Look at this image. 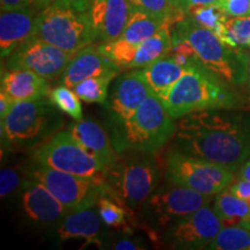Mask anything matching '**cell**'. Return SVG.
Wrapping results in <instances>:
<instances>
[{
	"label": "cell",
	"mask_w": 250,
	"mask_h": 250,
	"mask_svg": "<svg viewBox=\"0 0 250 250\" xmlns=\"http://www.w3.org/2000/svg\"><path fill=\"white\" fill-rule=\"evenodd\" d=\"M229 18L250 17V0H219Z\"/></svg>",
	"instance_id": "35"
},
{
	"label": "cell",
	"mask_w": 250,
	"mask_h": 250,
	"mask_svg": "<svg viewBox=\"0 0 250 250\" xmlns=\"http://www.w3.org/2000/svg\"><path fill=\"white\" fill-rule=\"evenodd\" d=\"M50 81L29 70H6L1 76V92L14 101L49 99Z\"/></svg>",
	"instance_id": "20"
},
{
	"label": "cell",
	"mask_w": 250,
	"mask_h": 250,
	"mask_svg": "<svg viewBox=\"0 0 250 250\" xmlns=\"http://www.w3.org/2000/svg\"><path fill=\"white\" fill-rule=\"evenodd\" d=\"M49 100L58 110L71 116L73 120H83V107L80 98L70 87L61 85L51 89Z\"/></svg>",
	"instance_id": "32"
},
{
	"label": "cell",
	"mask_w": 250,
	"mask_h": 250,
	"mask_svg": "<svg viewBox=\"0 0 250 250\" xmlns=\"http://www.w3.org/2000/svg\"><path fill=\"white\" fill-rule=\"evenodd\" d=\"M49 99L18 101L1 120V137L12 145H34L61 126L62 118Z\"/></svg>",
	"instance_id": "8"
},
{
	"label": "cell",
	"mask_w": 250,
	"mask_h": 250,
	"mask_svg": "<svg viewBox=\"0 0 250 250\" xmlns=\"http://www.w3.org/2000/svg\"><path fill=\"white\" fill-rule=\"evenodd\" d=\"M34 36L70 52L80 51L96 41L89 12L57 2L39 12Z\"/></svg>",
	"instance_id": "6"
},
{
	"label": "cell",
	"mask_w": 250,
	"mask_h": 250,
	"mask_svg": "<svg viewBox=\"0 0 250 250\" xmlns=\"http://www.w3.org/2000/svg\"><path fill=\"white\" fill-rule=\"evenodd\" d=\"M99 48L121 70H131L138 45L132 44L120 37V39L110 41V42L101 43L99 44Z\"/></svg>",
	"instance_id": "31"
},
{
	"label": "cell",
	"mask_w": 250,
	"mask_h": 250,
	"mask_svg": "<svg viewBox=\"0 0 250 250\" xmlns=\"http://www.w3.org/2000/svg\"><path fill=\"white\" fill-rule=\"evenodd\" d=\"M249 68H250V61H249Z\"/></svg>",
	"instance_id": "45"
},
{
	"label": "cell",
	"mask_w": 250,
	"mask_h": 250,
	"mask_svg": "<svg viewBox=\"0 0 250 250\" xmlns=\"http://www.w3.org/2000/svg\"><path fill=\"white\" fill-rule=\"evenodd\" d=\"M213 197L171 183L170 187L155 190L144 202L143 210L146 217L159 226H171L198 208L210 204Z\"/></svg>",
	"instance_id": "11"
},
{
	"label": "cell",
	"mask_w": 250,
	"mask_h": 250,
	"mask_svg": "<svg viewBox=\"0 0 250 250\" xmlns=\"http://www.w3.org/2000/svg\"><path fill=\"white\" fill-rule=\"evenodd\" d=\"M68 131L87 152L104 166L105 170L117 161L120 154L112 145L107 131L99 123L89 120L76 121L70 124Z\"/></svg>",
	"instance_id": "18"
},
{
	"label": "cell",
	"mask_w": 250,
	"mask_h": 250,
	"mask_svg": "<svg viewBox=\"0 0 250 250\" xmlns=\"http://www.w3.org/2000/svg\"><path fill=\"white\" fill-rule=\"evenodd\" d=\"M31 6L37 11L41 12L46 7H49L50 5H52L55 2V0H30Z\"/></svg>",
	"instance_id": "42"
},
{
	"label": "cell",
	"mask_w": 250,
	"mask_h": 250,
	"mask_svg": "<svg viewBox=\"0 0 250 250\" xmlns=\"http://www.w3.org/2000/svg\"><path fill=\"white\" fill-rule=\"evenodd\" d=\"M20 175L13 168H2L0 171V197L5 198L20 186Z\"/></svg>",
	"instance_id": "34"
},
{
	"label": "cell",
	"mask_w": 250,
	"mask_h": 250,
	"mask_svg": "<svg viewBox=\"0 0 250 250\" xmlns=\"http://www.w3.org/2000/svg\"><path fill=\"white\" fill-rule=\"evenodd\" d=\"M76 54L34 36L7 57L6 70H29L48 81H55L64 74Z\"/></svg>",
	"instance_id": "12"
},
{
	"label": "cell",
	"mask_w": 250,
	"mask_h": 250,
	"mask_svg": "<svg viewBox=\"0 0 250 250\" xmlns=\"http://www.w3.org/2000/svg\"><path fill=\"white\" fill-rule=\"evenodd\" d=\"M55 2L77 9L79 12H89L93 0H55Z\"/></svg>",
	"instance_id": "37"
},
{
	"label": "cell",
	"mask_w": 250,
	"mask_h": 250,
	"mask_svg": "<svg viewBox=\"0 0 250 250\" xmlns=\"http://www.w3.org/2000/svg\"><path fill=\"white\" fill-rule=\"evenodd\" d=\"M171 44H173L171 28L165 24L158 33L138 44L131 68L144 67L153 62L167 57L171 49Z\"/></svg>",
	"instance_id": "24"
},
{
	"label": "cell",
	"mask_w": 250,
	"mask_h": 250,
	"mask_svg": "<svg viewBox=\"0 0 250 250\" xmlns=\"http://www.w3.org/2000/svg\"><path fill=\"white\" fill-rule=\"evenodd\" d=\"M121 71H112L102 76L92 77L83 80L74 87L73 90L81 101L87 103H104L108 99L109 86L116 79Z\"/></svg>",
	"instance_id": "28"
},
{
	"label": "cell",
	"mask_w": 250,
	"mask_h": 250,
	"mask_svg": "<svg viewBox=\"0 0 250 250\" xmlns=\"http://www.w3.org/2000/svg\"><path fill=\"white\" fill-rule=\"evenodd\" d=\"M104 171V197L117 202L132 212L156 190L160 182V169L153 153L124 151Z\"/></svg>",
	"instance_id": "3"
},
{
	"label": "cell",
	"mask_w": 250,
	"mask_h": 250,
	"mask_svg": "<svg viewBox=\"0 0 250 250\" xmlns=\"http://www.w3.org/2000/svg\"><path fill=\"white\" fill-rule=\"evenodd\" d=\"M227 85L204 65L199 64L189 68L159 99L168 114L177 121L196 111L235 108L239 104V98Z\"/></svg>",
	"instance_id": "2"
},
{
	"label": "cell",
	"mask_w": 250,
	"mask_h": 250,
	"mask_svg": "<svg viewBox=\"0 0 250 250\" xmlns=\"http://www.w3.org/2000/svg\"><path fill=\"white\" fill-rule=\"evenodd\" d=\"M164 26L165 23L156 20L152 15L139 9H132L121 39L138 45L158 33Z\"/></svg>",
	"instance_id": "25"
},
{
	"label": "cell",
	"mask_w": 250,
	"mask_h": 250,
	"mask_svg": "<svg viewBox=\"0 0 250 250\" xmlns=\"http://www.w3.org/2000/svg\"><path fill=\"white\" fill-rule=\"evenodd\" d=\"M221 228L223 224L213 208L205 205L169 226L166 240L174 248H206Z\"/></svg>",
	"instance_id": "13"
},
{
	"label": "cell",
	"mask_w": 250,
	"mask_h": 250,
	"mask_svg": "<svg viewBox=\"0 0 250 250\" xmlns=\"http://www.w3.org/2000/svg\"><path fill=\"white\" fill-rule=\"evenodd\" d=\"M228 189L250 205V181L239 179L230 184Z\"/></svg>",
	"instance_id": "36"
},
{
	"label": "cell",
	"mask_w": 250,
	"mask_h": 250,
	"mask_svg": "<svg viewBox=\"0 0 250 250\" xmlns=\"http://www.w3.org/2000/svg\"><path fill=\"white\" fill-rule=\"evenodd\" d=\"M219 0H186V7L187 12L188 8L192 7V6H199V5H210L213 2H217Z\"/></svg>",
	"instance_id": "43"
},
{
	"label": "cell",
	"mask_w": 250,
	"mask_h": 250,
	"mask_svg": "<svg viewBox=\"0 0 250 250\" xmlns=\"http://www.w3.org/2000/svg\"><path fill=\"white\" fill-rule=\"evenodd\" d=\"M219 40L229 48L245 51L250 49V17L230 18L219 33Z\"/></svg>",
	"instance_id": "29"
},
{
	"label": "cell",
	"mask_w": 250,
	"mask_h": 250,
	"mask_svg": "<svg viewBox=\"0 0 250 250\" xmlns=\"http://www.w3.org/2000/svg\"><path fill=\"white\" fill-rule=\"evenodd\" d=\"M1 11H13V9H21L31 7L30 0H0Z\"/></svg>",
	"instance_id": "38"
},
{
	"label": "cell",
	"mask_w": 250,
	"mask_h": 250,
	"mask_svg": "<svg viewBox=\"0 0 250 250\" xmlns=\"http://www.w3.org/2000/svg\"><path fill=\"white\" fill-rule=\"evenodd\" d=\"M171 2H173V5L179 9V11H182L184 13H187L186 0H171Z\"/></svg>",
	"instance_id": "44"
},
{
	"label": "cell",
	"mask_w": 250,
	"mask_h": 250,
	"mask_svg": "<svg viewBox=\"0 0 250 250\" xmlns=\"http://www.w3.org/2000/svg\"><path fill=\"white\" fill-rule=\"evenodd\" d=\"M99 215L107 226L112 228H124L129 229V217H132V212L127 211L124 206L118 204L108 197H101L98 203Z\"/></svg>",
	"instance_id": "33"
},
{
	"label": "cell",
	"mask_w": 250,
	"mask_h": 250,
	"mask_svg": "<svg viewBox=\"0 0 250 250\" xmlns=\"http://www.w3.org/2000/svg\"><path fill=\"white\" fill-rule=\"evenodd\" d=\"M213 211L224 226L250 224V205L230 191L224 190L215 196Z\"/></svg>",
	"instance_id": "23"
},
{
	"label": "cell",
	"mask_w": 250,
	"mask_h": 250,
	"mask_svg": "<svg viewBox=\"0 0 250 250\" xmlns=\"http://www.w3.org/2000/svg\"><path fill=\"white\" fill-rule=\"evenodd\" d=\"M237 171H239V179L250 181V158H248L243 162Z\"/></svg>",
	"instance_id": "41"
},
{
	"label": "cell",
	"mask_w": 250,
	"mask_h": 250,
	"mask_svg": "<svg viewBox=\"0 0 250 250\" xmlns=\"http://www.w3.org/2000/svg\"><path fill=\"white\" fill-rule=\"evenodd\" d=\"M205 249L250 250V224L224 226Z\"/></svg>",
	"instance_id": "26"
},
{
	"label": "cell",
	"mask_w": 250,
	"mask_h": 250,
	"mask_svg": "<svg viewBox=\"0 0 250 250\" xmlns=\"http://www.w3.org/2000/svg\"><path fill=\"white\" fill-rule=\"evenodd\" d=\"M191 68V67H190ZM189 68L180 66L171 57H165L143 67V76L158 98L175 85Z\"/></svg>",
	"instance_id": "22"
},
{
	"label": "cell",
	"mask_w": 250,
	"mask_h": 250,
	"mask_svg": "<svg viewBox=\"0 0 250 250\" xmlns=\"http://www.w3.org/2000/svg\"><path fill=\"white\" fill-rule=\"evenodd\" d=\"M121 68L100 50L99 45L90 44L78 51L62 76V85L74 88L83 80L102 76Z\"/></svg>",
	"instance_id": "17"
},
{
	"label": "cell",
	"mask_w": 250,
	"mask_h": 250,
	"mask_svg": "<svg viewBox=\"0 0 250 250\" xmlns=\"http://www.w3.org/2000/svg\"><path fill=\"white\" fill-rule=\"evenodd\" d=\"M22 205L31 220L52 223L65 217L67 208L39 181H28L23 186Z\"/></svg>",
	"instance_id": "19"
},
{
	"label": "cell",
	"mask_w": 250,
	"mask_h": 250,
	"mask_svg": "<svg viewBox=\"0 0 250 250\" xmlns=\"http://www.w3.org/2000/svg\"><path fill=\"white\" fill-rule=\"evenodd\" d=\"M171 31L187 40L202 64L228 85L245 80L247 62L243 51L224 44L213 31L198 24L189 15L175 24Z\"/></svg>",
	"instance_id": "5"
},
{
	"label": "cell",
	"mask_w": 250,
	"mask_h": 250,
	"mask_svg": "<svg viewBox=\"0 0 250 250\" xmlns=\"http://www.w3.org/2000/svg\"><path fill=\"white\" fill-rule=\"evenodd\" d=\"M154 93L144 100L134 114L112 127V145L117 153L140 151L155 153L161 149L176 131V123Z\"/></svg>",
	"instance_id": "4"
},
{
	"label": "cell",
	"mask_w": 250,
	"mask_h": 250,
	"mask_svg": "<svg viewBox=\"0 0 250 250\" xmlns=\"http://www.w3.org/2000/svg\"><path fill=\"white\" fill-rule=\"evenodd\" d=\"M129 2L132 9L152 15L171 29L187 17V13L175 7L171 0H129Z\"/></svg>",
	"instance_id": "27"
},
{
	"label": "cell",
	"mask_w": 250,
	"mask_h": 250,
	"mask_svg": "<svg viewBox=\"0 0 250 250\" xmlns=\"http://www.w3.org/2000/svg\"><path fill=\"white\" fill-rule=\"evenodd\" d=\"M154 93L143 76L142 70L129 71L117 78L108 94L107 107L112 127L130 118L149 94Z\"/></svg>",
	"instance_id": "14"
},
{
	"label": "cell",
	"mask_w": 250,
	"mask_h": 250,
	"mask_svg": "<svg viewBox=\"0 0 250 250\" xmlns=\"http://www.w3.org/2000/svg\"><path fill=\"white\" fill-rule=\"evenodd\" d=\"M225 109L188 114L176 123L175 149L240 169L250 158V122Z\"/></svg>",
	"instance_id": "1"
},
{
	"label": "cell",
	"mask_w": 250,
	"mask_h": 250,
	"mask_svg": "<svg viewBox=\"0 0 250 250\" xmlns=\"http://www.w3.org/2000/svg\"><path fill=\"white\" fill-rule=\"evenodd\" d=\"M114 249L117 250H140L144 249V247H140L138 243L130 241V240H122L114 245Z\"/></svg>",
	"instance_id": "40"
},
{
	"label": "cell",
	"mask_w": 250,
	"mask_h": 250,
	"mask_svg": "<svg viewBox=\"0 0 250 250\" xmlns=\"http://www.w3.org/2000/svg\"><path fill=\"white\" fill-rule=\"evenodd\" d=\"M187 15L193 19L198 24L213 31L215 35L223 30L225 22L229 19L219 1L210 5L192 6L188 8Z\"/></svg>",
	"instance_id": "30"
},
{
	"label": "cell",
	"mask_w": 250,
	"mask_h": 250,
	"mask_svg": "<svg viewBox=\"0 0 250 250\" xmlns=\"http://www.w3.org/2000/svg\"><path fill=\"white\" fill-rule=\"evenodd\" d=\"M101 218L93 208L70 212L65 215L58 228V237L61 240L83 239L85 245H101Z\"/></svg>",
	"instance_id": "21"
},
{
	"label": "cell",
	"mask_w": 250,
	"mask_h": 250,
	"mask_svg": "<svg viewBox=\"0 0 250 250\" xmlns=\"http://www.w3.org/2000/svg\"><path fill=\"white\" fill-rule=\"evenodd\" d=\"M15 102L13 99H11L7 94L5 93H0V120L5 118L8 115V112L11 111V109L13 108V105L15 104Z\"/></svg>",
	"instance_id": "39"
},
{
	"label": "cell",
	"mask_w": 250,
	"mask_h": 250,
	"mask_svg": "<svg viewBox=\"0 0 250 250\" xmlns=\"http://www.w3.org/2000/svg\"><path fill=\"white\" fill-rule=\"evenodd\" d=\"M129 0H93L89 15L96 33V41L110 42L120 39L129 21Z\"/></svg>",
	"instance_id": "16"
},
{
	"label": "cell",
	"mask_w": 250,
	"mask_h": 250,
	"mask_svg": "<svg viewBox=\"0 0 250 250\" xmlns=\"http://www.w3.org/2000/svg\"><path fill=\"white\" fill-rule=\"evenodd\" d=\"M166 179L175 186L215 197L235 181V171L227 166L173 149L166 159Z\"/></svg>",
	"instance_id": "7"
},
{
	"label": "cell",
	"mask_w": 250,
	"mask_h": 250,
	"mask_svg": "<svg viewBox=\"0 0 250 250\" xmlns=\"http://www.w3.org/2000/svg\"><path fill=\"white\" fill-rule=\"evenodd\" d=\"M33 179L48 188L68 212L83 210L98 205L104 196L105 177H85L37 165L31 171Z\"/></svg>",
	"instance_id": "9"
},
{
	"label": "cell",
	"mask_w": 250,
	"mask_h": 250,
	"mask_svg": "<svg viewBox=\"0 0 250 250\" xmlns=\"http://www.w3.org/2000/svg\"><path fill=\"white\" fill-rule=\"evenodd\" d=\"M39 11L31 7L1 11L0 15V55L7 58L21 44L35 35Z\"/></svg>",
	"instance_id": "15"
},
{
	"label": "cell",
	"mask_w": 250,
	"mask_h": 250,
	"mask_svg": "<svg viewBox=\"0 0 250 250\" xmlns=\"http://www.w3.org/2000/svg\"><path fill=\"white\" fill-rule=\"evenodd\" d=\"M34 160L54 169L85 177L104 175L105 168L95 156L87 152L70 131H61L42 143L34 152Z\"/></svg>",
	"instance_id": "10"
}]
</instances>
